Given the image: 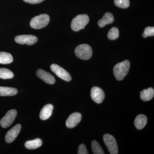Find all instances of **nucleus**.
I'll return each instance as SVG.
<instances>
[{"label":"nucleus","instance_id":"f257e3e1","mask_svg":"<svg viewBox=\"0 0 154 154\" xmlns=\"http://www.w3.org/2000/svg\"><path fill=\"white\" fill-rule=\"evenodd\" d=\"M130 67L129 61L125 60L116 64L113 68V74L118 81H122L128 73Z\"/></svg>","mask_w":154,"mask_h":154},{"label":"nucleus","instance_id":"f03ea898","mask_svg":"<svg viewBox=\"0 0 154 154\" xmlns=\"http://www.w3.org/2000/svg\"><path fill=\"white\" fill-rule=\"evenodd\" d=\"M90 19L86 14H81L75 17L71 23V28L75 31H79L84 29L85 26L88 25Z\"/></svg>","mask_w":154,"mask_h":154},{"label":"nucleus","instance_id":"7ed1b4c3","mask_svg":"<svg viewBox=\"0 0 154 154\" xmlns=\"http://www.w3.org/2000/svg\"><path fill=\"white\" fill-rule=\"evenodd\" d=\"M77 57L83 60H88L92 57L93 51L91 46L88 44H81L78 45L75 51Z\"/></svg>","mask_w":154,"mask_h":154},{"label":"nucleus","instance_id":"20e7f679","mask_svg":"<svg viewBox=\"0 0 154 154\" xmlns=\"http://www.w3.org/2000/svg\"><path fill=\"white\" fill-rule=\"evenodd\" d=\"M50 17L47 14H43L36 16L31 19L30 25L36 29H41L46 27L49 23Z\"/></svg>","mask_w":154,"mask_h":154},{"label":"nucleus","instance_id":"39448f33","mask_svg":"<svg viewBox=\"0 0 154 154\" xmlns=\"http://www.w3.org/2000/svg\"><path fill=\"white\" fill-rule=\"evenodd\" d=\"M103 140L108 151L111 154L118 153V148L115 138L109 134H105L103 136Z\"/></svg>","mask_w":154,"mask_h":154},{"label":"nucleus","instance_id":"423d86ee","mask_svg":"<svg viewBox=\"0 0 154 154\" xmlns=\"http://www.w3.org/2000/svg\"><path fill=\"white\" fill-rule=\"evenodd\" d=\"M50 68L51 71L62 79L66 82H70L71 80V76L68 72L61 67L56 64H53Z\"/></svg>","mask_w":154,"mask_h":154},{"label":"nucleus","instance_id":"0eeeda50","mask_svg":"<svg viewBox=\"0 0 154 154\" xmlns=\"http://www.w3.org/2000/svg\"><path fill=\"white\" fill-rule=\"evenodd\" d=\"M17 115V111L13 109L7 112L5 116L0 121V124L3 128L8 127L14 122Z\"/></svg>","mask_w":154,"mask_h":154},{"label":"nucleus","instance_id":"6e6552de","mask_svg":"<svg viewBox=\"0 0 154 154\" xmlns=\"http://www.w3.org/2000/svg\"><path fill=\"white\" fill-rule=\"evenodd\" d=\"M15 40L19 44L32 45L37 42L38 38L33 35H22L16 36Z\"/></svg>","mask_w":154,"mask_h":154},{"label":"nucleus","instance_id":"1a4fd4ad","mask_svg":"<svg viewBox=\"0 0 154 154\" xmlns=\"http://www.w3.org/2000/svg\"><path fill=\"white\" fill-rule=\"evenodd\" d=\"M91 98L97 104L102 103L105 99V94L101 88L97 87H93L91 90Z\"/></svg>","mask_w":154,"mask_h":154},{"label":"nucleus","instance_id":"9d476101","mask_svg":"<svg viewBox=\"0 0 154 154\" xmlns=\"http://www.w3.org/2000/svg\"><path fill=\"white\" fill-rule=\"evenodd\" d=\"M21 125L17 124L7 133L5 141L7 143H11L16 139L21 131Z\"/></svg>","mask_w":154,"mask_h":154},{"label":"nucleus","instance_id":"9b49d317","mask_svg":"<svg viewBox=\"0 0 154 154\" xmlns=\"http://www.w3.org/2000/svg\"><path fill=\"white\" fill-rule=\"evenodd\" d=\"M82 114L80 113H74L67 119L66 125L67 127L69 128H73L76 126L81 121Z\"/></svg>","mask_w":154,"mask_h":154},{"label":"nucleus","instance_id":"f8f14e48","mask_svg":"<svg viewBox=\"0 0 154 154\" xmlns=\"http://www.w3.org/2000/svg\"><path fill=\"white\" fill-rule=\"evenodd\" d=\"M36 74L38 78L48 84L53 85L55 82V79L52 75L41 69L37 70Z\"/></svg>","mask_w":154,"mask_h":154},{"label":"nucleus","instance_id":"ddd939ff","mask_svg":"<svg viewBox=\"0 0 154 154\" xmlns=\"http://www.w3.org/2000/svg\"><path fill=\"white\" fill-rule=\"evenodd\" d=\"M53 108V106L51 104H48L44 106L39 114V117L42 120H45L48 119L52 114Z\"/></svg>","mask_w":154,"mask_h":154},{"label":"nucleus","instance_id":"4468645a","mask_svg":"<svg viewBox=\"0 0 154 154\" xmlns=\"http://www.w3.org/2000/svg\"><path fill=\"white\" fill-rule=\"evenodd\" d=\"M114 20L113 14L108 12L105 14L102 19L99 20L98 22V25L100 28H103L107 24L113 23Z\"/></svg>","mask_w":154,"mask_h":154},{"label":"nucleus","instance_id":"2eb2a0df","mask_svg":"<svg viewBox=\"0 0 154 154\" xmlns=\"http://www.w3.org/2000/svg\"><path fill=\"white\" fill-rule=\"evenodd\" d=\"M147 122V118L143 114L138 115L134 120V125L138 130L143 129L146 126Z\"/></svg>","mask_w":154,"mask_h":154},{"label":"nucleus","instance_id":"dca6fc26","mask_svg":"<svg viewBox=\"0 0 154 154\" xmlns=\"http://www.w3.org/2000/svg\"><path fill=\"white\" fill-rule=\"evenodd\" d=\"M154 96V90L152 88L145 89L140 92V98L143 101H149L153 98Z\"/></svg>","mask_w":154,"mask_h":154},{"label":"nucleus","instance_id":"f3484780","mask_svg":"<svg viewBox=\"0 0 154 154\" xmlns=\"http://www.w3.org/2000/svg\"><path fill=\"white\" fill-rule=\"evenodd\" d=\"M18 93L17 89L9 87H0V96H13Z\"/></svg>","mask_w":154,"mask_h":154},{"label":"nucleus","instance_id":"a211bd4d","mask_svg":"<svg viewBox=\"0 0 154 154\" xmlns=\"http://www.w3.org/2000/svg\"><path fill=\"white\" fill-rule=\"evenodd\" d=\"M42 144L41 140L37 138L33 140L28 141L25 143V147L28 149H34L41 146Z\"/></svg>","mask_w":154,"mask_h":154},{"label":"nucleus","instance_id":"6ab92c4d","mask_svg":"<svg viewBox=\"0 0 154 154\" xmlns=\"http://www.w3.org/2000/svg\"><path fill=\"white\" fill-rule=\"evenodd\" d=\"M14 60L13 56L9 53L0 52V63L3 64L11 63Z\"/></svg>","mask_w":154,"mask_h":154},{"label":"nucleus","instance_id":"aec40b11","mask_svg":"<svg viewBox=\"0 0 154 154\" xmlns=\"http://www.w3.org/2000/svg\"><path fill=\"white\" fill-rule=\"evenodd\" d=\"M14 76V73L8 69L0 68V79H12Z\"/></svg>","mask_w":154,"mask_h":154},{"label":"nucleus","instance_id":"412c9836","mask_svg":"<svg viewBox=\"0 0 154 154\" xmlns=\"http://www.w3.org/2000/svg\"><path fill=\"white\" fill-rule=\"evenodd\" d=\"M92 151L94 154H104V151L99 144L96 140H93L91 143Z\"/></svg>","mask_w":154,"mask_h":154},{"label":"nucleus","instance_id":"4be33fe9","mask_svg":"<svg viewBox=\"0 0 154 154\" xmlns=\"http://www.w3.org/2000/svg\"><path fill=\"white\" fill-rule=\"evenodd\" d=\"M119 36V30L116 27H113L110 29L107 34V37L110 40H115Z\"/></svg>","mask_w":154,"mask_h":154},{"label":"nucleus","instance_id":"5701e85b","mask_svg":"<svg viewBox=\"0 0 154 154\" xmlns=\"http://www.w3.org/2000/svg\"><path fill=\"white\" fill-rule=\"evenodd\" d=\"M114 4L116 7L121 8H127L130 5L129 0H114Z\"/></svg>","mask_w":154,"mask_h":154},{"label":"nucleus","instance_id":"b1692460","mask_svg":"<svg viewBox=\"0 0 154 154\" xmlns=\"http://www.w3.org/2000/svg\"><path fill=\"white\" fill-rule=\"evenodd\" d=\"M154 27H147L145 29L144 33L142 34V36L144 38H146L148 36H154Z\"/></svg>","mask_w":154,"mask_h":154},{"label":"nucleus","instance_id":"393cba45","mask_svg":"<svg viewBox=\"0 0 154 154\" xmlns=\"http://www.w3.org/2000/svg\"><path fill=\"white\" fill-rule=\"evenodd\" d=\"M78 153L79 154H88V150H87L86 146L85 144H82L79 146Z\"/></svg>","mask_w":154,"mask_h":154},{"label":"nucleus","instance_id":"a878e982","mask_svg":"<svg viewBox=\"0 0 154 154\" xmlns=\"http://www.w3.org/2000/svg\"><path fill=\"white\" fill-rule=\"evenodd\" d=\"M26 2L30 3L31 4H38L43 2L44 0H23Z\"/></svg>","mask_w":154,"mask_h":154}]
</instances>
